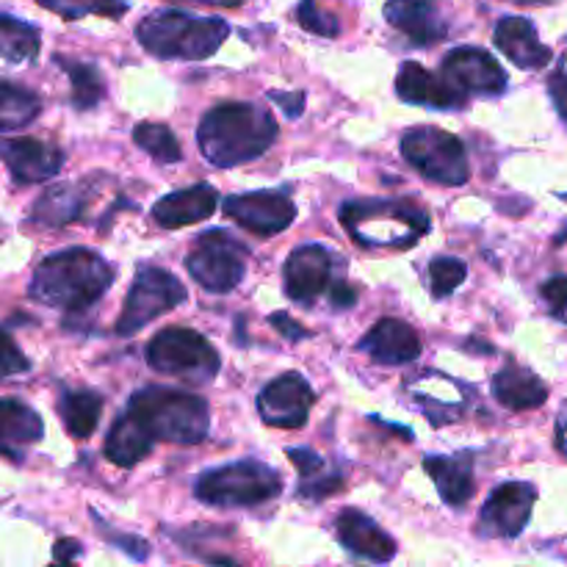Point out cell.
Instances as JSON below:
<instances>
[{"label":"cell","instance_id":"cell-1","mask_svg":"<svg viewBox=\"0 0 567 567\" xmlns=\"http://www.w3.org/2000/svg\"><path fill=\"white\" fill-rule=\"evenodd\" d=\"M277 120L266 105L219 103L199 122V150L219 169L260 158L275 144Z\"/></svg>","mask_w":567,"mask_h":567},{"label":"cell","instance_id":"cell-2","mask_svg":"<svg viewBox=\"0 0 567 567\" xmlns=\"http://www.w3.org/2000/svg\"><path fill=\"white\" fill-rule=\"evenodd\" d=\"M114 282V269L94 249L70 247L48 255L33 271L28 293L37 302L61 308L66 313L86 310L103 297Z\"/></svg>","mask_w":567,"mask_h":567},{"label":"cell","instance_id":"cell-3","mask_svg":"<svg viewBox=\"0 0 567 567\" xmlns=\"http://www.w3.org/2000/svg\"><path fill=\"white\" fill-rule=\"evenodd\" d=\"M127 413L153 441L194 446L203 443L210 430L208 402L188 391H172L161 385L142 388L127 402Z\"/></svg>","mask_w":567,"mask_h":567},{"label":"cell","instance_id":"cell-4","mask_svg":"<svg viewBox=\"0 0 567 567\" xmlns=\"http://www.w3.org/2000/svg\"><path fill=\"white\" fill-rule=\"evenodd\" d=\"M227 37L230 25L219 17H194L177 9L153 11L136 25L138 44L158 59H208Z\"/></svg>","mask_w":567,"mask_h":567},{"label":"cell","instance_id":"cell-5","mask_svg":"<svg viewBox=\"0 0 567 567\" xmlns=\"http://www.w3.org/2000/svg\"><path fill=\"white\" fill-rule=\"evenodd\" d=\"M341 221L360 247L404 249L430 230V216L408 199H352L341 205Z\"/></svg>","mask_w":567,"mask_h":567},{"label":"cell","instance_id":"cell-6","mask_svg":"<svg viewBox=\"0 0 567 567\" xmlns=\"http://www.w3.org/2000/svg\"><path fill=\"white\" fill-rule=\"evenodd\" d=\"M280 493V474L258 460L205 471L194 485V496L210 507H255V504L271 502Z\"/></svg>","mask_w":567,"mask_h":567},{"label":"cell","instance_id":"cell-7","mask_svg":"<svg viewBox=\"0 0 567 567\" xmlns=\"http://www.w3.org/2000/svg\"><path fill=\"white\" fill-rule=\"evenodd\" d=\"M147 363L158 374L205 385L221 369V358L210 341L188 327H166L147 343Z\"/></svg>","mask_w":567,"mask_h":567},{"label":"cell","instance_id":"cell-8","mask_svg":"<svg viewBox=\"0 0 567 567\" xmlns=\"http://www.w3.org/2000/svg\"><path fill=\"white\" fill-rule=\"evenodd\" d=\"M402 155L410 166H415L426 181L437 183V186L457 188L465 186L471 177L463 142L441 127L426 125L404 133Z\"/></svg>","mask_w":567,"mask_h":567},{"label":"cell","instance_id":"cell-9","mask_svg":"<svg viewBox=\"0 0 567 567\" xmlns=\"http://www.w3.org/2000/svg\"><path fill=\"white\" fill-rule=\"evenodd\" d=\"M249 249L227 230H208L186 258L188 275L210 293H227L247 275Z\"/></svg>","mask_w":567,"mask_h":567},{"label":"cell","instance_id":"cell-10","mask_svg":"<svg viewBox=\"0 0 567 567\" xmlns=\"http://www.w3.org/2000/svg\"><path fill=\"white\" fill-rule=\"evenodd\" d=\"M183 302H186V286L175 275L158 269V266H144V269H138L136 280L127 291L125 308L116 321V336H136L150 321L169 313L172 308Z\"/></svg>","mask_w":567,"mask_h":567},{"label":"cell","instance_id":"cell-11","mask_svg":"<svg viewBox=\"0 0 567 567\" xmlns=\"http://www.w3.org/2000/svg\"><path fill=\"white\" fill-rule=\"evenodd\" d=\"M225 214L233 221L244 227V230L255 233V236H277L286 227H291L293 216H297V205L291 203L286 192H247L233 194L221 203Z\"/></svg>","mask_w":567,"mask_h":567},{"label":"cell","instance_id":"cell-12","mask_svg":"<svg viewBox=\"0 0 567 567\" xmlns=\"http://www.w3.org/2000/svg\"><path fill=\"white\" fill-rule=\"evenodd\" d=\"M535 502L537 491L529 482H507L496 487L480 513V535L518 537L529 524Z\"/></svg>","mask_w":567,"mask_h":567},{"label":"cell","instance_id":"cell-13","mask_svg":"<svg viewBox=\"0 0 567 567\" xmlns=\"http://www.w3.org/2000/svg\"><path fill=\"white\" fill-rule=\"evenodd\" d=\"M441 75L452 83L454 89L471 97V94H487L496 97L507 89V72L482 48H454L443 59Z\"/></svg>","mask_w":567,"mask_h":567},{"label":"cell","instance_id":"cell-14","mask_svg":"<svg viewBox=\"0 0 567 567\" xmlns=\"http://www.w3.org/2000/svg\"><path fill=\"white\" fill-rule=\"evenodd\" d=\"M316 396L310 382L302 374H282L271 380L258 396V413L269 426L280 430H299L308 424L310 408Z\"/></svg>","mask_w":567,"mask_h":567},{"label":"cell","instance_id":"cell-15","mask_svg":"<svg viewBox=\"0 0 567 567\" xmlns=\"http://www.w3.org/2000/svg\"><path fill=\"white\" fill-rule=\"evenodd\" d=\"M0 161L9 166L17 183L33 186V183H44L59 175V169L64 166V153L53 144L31 136L0 138Z\"/></svg>","mask_w":567,"mask_h":567},{"label":"cell","instance_id":"cell-16","mask_svg":"<svg viewBox=\"0 0 567 567\" xmlns=\"http://www.w3.org/2000/svg\"><path fill=\"white\" fill-rule=\"evenodd\" d=\"M286 293L293 302L310 305L330 288L332 282V252L321 244H305L286 260Z\"/></svg>","mask_w":567,"mask_h":567},{"label":"cell","instance_id":"cell-17","mask_svg":"<svg viewBox=\"0 0 567 567\" xmlns=\"http://www.w3.org/2000/svg\"><path fill=\"white\" fill-rule=\"evenodd\" d=\"M360 352L371 354L380 365H408L419 360L421 338L408 321L380 319L360 341Z\"/></svg>","mask_w":567,"mask_h":567},{"label":"cell","instance_id":"cell-18","mask_svg":"<svg viewBox=\"0 0 567 567\" xmlns=\"http://www.w3.org/2000/svg\"><path fill=\"white\" fill-rule=\"evenodd\" d=\"M336 529L343 548L352 551L358 559L385 565L396 557V540H393L388 532H382L380 526H377V520H371L369 515H363L360 509H343V513L338 515Z\"/></svg>","mask_w":567,"mask_h":567},{"label":"cell","instance_id":"cell-19","mask_svg":"<svg viewBox=\"0 0 567 567\" xmlns=\"http://www.w3.org/2000/svg\"><path fill=\"white\" fill-rule=\"evenodd\" d=\"M396 94L404 103L430 105V109H463L468 103L460 89H454L446 78L432 75L426 66L408 61L396 75Z\"/></svg>","mask_w":567,"mask_h":567},{"label":"cell","instance_id":"cell-20","mask_svg":"<svg viewBox=\"0 0 567 567\" xmlns=\"http://www.w3.org/2000/svg\"><path fill=\"white\" fill-rule=\"evenodd\" d=\"M219 205V192L208 183H197V186L181 188L166 197H161L153 205V219L166 230H181V227L194 225V221L208 219Z\"/></svg>","mask_w":567,"mask_h":567},{"label":"cell","instance_id":"cell-21","mask_svg":"<svg viewBox=\"0 0 567 567\" xmlns=\"http://www.w3.org/2000/svg\"><path fill=\"white\" fill-rule=\"evenodd\" d=\"M385 20L421 48L446 37V22L432 0H388Z\"/></svg>","mask_w":567,"mask_h":567},{"label":"cell","instance_id":"cell-22","mask_svg":"<svg viewBox=\"0 0 567 567\" xmlns=\"http://www.w3.org/2000/svg\"><path fill=\"white\" fill-rule=\"evenodd\" d=\"M493 42L520 70H540L551 61V48L540 42L537 28L526 17H504V20H498Z\"/></svg>","mask_w":567,"mask_h":567},{"label":"cell","instance_id":"cell-23","mask_svg":"<svg viewBox=\"0 0 567 567\" xmlns=\"http://www.w3.org/2000/svg\"><path fill=\"white\" fill-rule=\"evenodd\" d=\"M424 471L435 482L437 493L449 507H463L476 493L474 482V457L471 454H454V457H432L424 460Z\"/></svg>","mask_w":567,"mask_h":567},{"label":"cell","instance_id":"cell-24","mask_svg":"<svg viewBox=\"0 0 567 567\" xmlns=\"http://www.w3.org/2000/svg\"><path fill=\"white\" fill-rule=\"evenodd\" d=\"M44 424L28 404L0 399V454L20 460V449L42 441Z\"/></svg>","mask_w":567,"mask_h":567},{"label":"cell","instance_id":"cell-25","mask_svg":"<svg viewBox=\"0 0 567 567\" xmlns=\"http://www.w3.org/2000/svg\"><path fill=\"white\" fill-rule=\"evenodd\" d=\"M493 396L507 410H535L546 404L548 388L524 365H507L493 377Z\"/></svg>","mask_w":567,"mask_h":567},{"label":"cell","instance_id":"cell-26","mask_svg":"<svg viewBox=\"0 0 567 567\" xmlns=\"http://www.w3.org/2000/svg\"><path fill=\"white\" fill-rule=\"evenodd\" d=\"M153 446V437H150L147 432L142 430V424L125 410V413L114 421V426H111L103 452L105 457L114 465H120V468H133V465L142 463L144 457H150Z\"/></svg>","mask_w":567,"mask_h":567},{"label":"cell","instance_id":"cell-27","mask_svg":"<svg viewBox=\"0 0 567 567\" xmlns=\"http://www.w3.org/2000/svg\"><path fill=\"white\" fill-rule=\"evenodd\" d=\"M103 413V396L94 391H64L59 399V415L64 421L66 432L75 441H86L100 424Z\"/></svg>","mask_w":567,"mask_h":567},{"label":"cell","instance_id":"cell-28","mask_svg":"<svg viewBox=\"0 0 567 567\" xmlns=\"http://www.w3.org/2000/svg\"><path fill=\"white\" fill-rule=\"evenodd\" d=\"M83 214V194L81 188L64 183V186H53L37 199L33 205V221L48 227H64L75 221Z\"/></svg>","mask_w":567,"mask_h":567},{"label":"cell","instance_id":"cell-29","mask_svg":"<svg viewBox=\"0 0 567 567\" xmlns=\"http://www.w3.org/2000/svg\"><path fill=\"white\" fill-rule=\"evenodd\" d=\"M288 457H291V463L297 465L299 480H302V485H299V493H302V496L324 498L343 487L341 476L324 474L327 471L324 460H321L316 452H310V449H288Z\"/></svg>","mask_w":567,"mask_h":567},{"label":"cell","instance_id":"cell-30","mask_svg":"<svg viewBox=\"0 0 567 567\" xmlns=\"http://www.w3.org/2000/svg\"><path fill=\"white\" fill-rule=\"evenodd\" d=\"M39 48H42V39L37 28L17 17L0 14V61L22 64V61L37 59Z\"/></svg>","mask_w":567,"mask_h":567},{"label":"cell","instance_id":"cell-31","mask_svg":"<svg viewBox=\"0 0 567 567\" xmlns=\"http://www.w3.org/2000/svg\"><path fill=\"white\" fill-rule=\"evenodd\" d=\"M42 111L37 94L17 83L0 81V131H17L31 125Z\"/></svg>","mask_w":567,"mask_h":567},{"label":"cell","instance_id":"cell-32","mask_svg":"<svg viewBox=\"0 0 567 567\" xmlns=\"http://www.w3.org/2000/svg\"><path fill=\"white\" fill-rule=\"evenodd\" d=\"M133 142H136L150 158L158 161V164H177V161L183 158L177 136L169 127L161 125V122H138V125L133 127Z\"/></svg>","mask_w":567,"mask_h":567},{"label":"cell","instance_id":"cell-33","mask_svg":"<svg viewBox=\"0 0 567 567\" xmlns=\"http://www.w3.org/2000/svg\"><path fill=\"white\" fill-rule=\"evenodd\" d=\"M59 66H64L66 75L72 81V103H75L78 111H89L103 100L105 86H103V78L100 72L94 70L92 64H72L66 61L64 55H59Z\"/></svg>","mask_w":567,"mask_h":567},{"label":"cell","instance_id":"cell-34","mask_svg":"<svg viewBox=\"0 0 567 567\" xmlns=\"http://www.w3.org/2000/svg\"><path fill=\"white\" fill-rule=\"evenodd\" d=\"M37 3L53 14L64 17V20H81L89 14L120 20L127 11V0H37Z\"/></svg>","mask_w":567,"mask_h":567},{"label":"cell","instance_id":"cell-35","mask_svg":"<svg viewBox=\"0 0 567 567\" xmlns=\"http://www.w3.org/2000/svg\"><path fill=\"white\" fill-rule=\"evenodd\" d=\"M465 275H468V266L460 258H435L430 264V280H432V297L446 299L463 286Z\"/></svg>","mask_w":567,"mask_h":567},{"label":"cell","instance_id":"cell-36","mask_svg":"<svg viewBox=\"0 0 567 567\" xmlns=\"http://www.w3.org/2000/svg\"><path fill=\"white\" fill-rule=\"evenodd\" d=\"M299 25L310 33H319V37H338L341 33V22H338L336 14L319 9L316 0H302L297 9Z\"/></svg>","mask_w":567,"mask_h":567},{"label":"cell","instance_id":"cell-37","mask_svg":"<svg viewBox=\"0 0 567 567\" xmlns=\"http://www.w3.org/2000/svg\"><path fill=\"white\" fill-rule=\"evenodd\" d=\"M31 369V360L20 352L14 341L0 330V374H22Z\"/></svg>","mask_w":567,"mask_h":567},{"label":"cell","instance_id":"cell-38","mask_svg":"<svg viewBox=\"0 0 567 567\" xmlns=\"http://www.w3.org/2000/svg\"><path fill=\"white\" fill-rule=\"evenodd\" d=\"M540 293H543V299L548 302V308H551V313L567 324V277L565 275L551 277V280L543 286Z\"/></svg>","mask_w":567,"mask_h":567},{"label":"cell","instance_id":"cell-39","mask_svg":"<svg viewBox=\"0 0 567 567\" xmlns=\"http://www.w3.org/2000/svg\"><path fill=\"white\" fill-rule=\"evenodd\" d=\"M327 293H330L332 308H338V310L352 308V305L358 302V291H354V288L349 286V282H330Z\"/></svg>","mask_w":567,"mask_h":567},{"label":"cell","instance_id":"cell-40","mask_svg":"<svg viewBox=\"0 0 567 567\" xmlns=\"http://www.w3.org/2000/svg\"><path fill=\"white\" fill-rule=\"evenodd\" d=\"M548 92H551V100L554 105H557L559 116L567 122V72H557V75H551V81H548Z\"/></svg>","mask_w":567,"mask_h":567},{"label":"cell","instance_id":"cell-41","mask_svg":"<svg viewBox=\"0 0 567 567\" xmlns=\"http://www.w3.org/2000/svg\"><path fill=\"white\" fill-rule=\"evenodd\" d=\"M269 321H271V327H275L277 332H282V336L288 338V341H302V338L308 336V332H305L302 327H297V321H293L291 316H286V313H275Z\"/></svg>","mask_w":567,"mask_h":567},{"label":"cell","instance_id":"cell-42","mask_svg":"<svg viewBox=\"0 0 567 567\" xmlns=\"http://www.w3.org/2000/svg\"><path fill=\"white\" fill-rule=\"evenodd\" d=\"M269 97L277 100V103H280L282 109H286L288 116H299L305 111V94L302 92H293V94H288V92H269Z\"/></svg>","mask_w":567,"mask_h":567},{"label":"cell","instance_id":"cell-43","mask_svg":"<svg viewBox=\"0 0 567 567\" xmlns=\"http://www.w3.org/2000/svg\"><path fill=\"white\" fill-rule=\"evenodd\" d=\"M78 554H81V546L75 540H59L53 548V559H61V563H75Z\"/></svg>","mask_w":567,"mask_h":567},{"label":"cell","instance_id":"cell-44","mask_svg":"<svg viewBox=\"0 0 567 567\" xmlns=\"http://www.w3.org/2000/svg\"><path fill=\"white\" fill-rule=\"evenodd\" d=\"M192 3H205V6H221V9H236L244 0H192Z\"/></svg>","mask_w":567,"mask_h":567},{"label":"cell","instance_id":"cell-45","mask_svg":"<svg viewBox=\"0 0 567 567\" xmlns=\"http://www.w3.org/2000/svg\"><path fill=\"white\" fill-rule=\"evenodd\" d=\"M557 446L559 449H563V452L567 454V421H565V424L563 426H559V432H557Z\"/></svg>","mask_w":567,"mask_h":567}]
</instances>
